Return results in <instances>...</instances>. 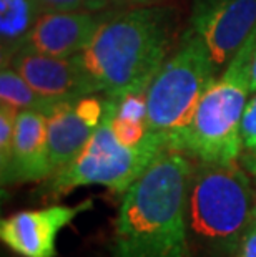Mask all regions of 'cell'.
Instances as JSON below:
<instances>
[{
	"mask_svg": "<svg viewBox=\"0 0 256 257\" xmlns=\"http://www.w3.org/2000/svg\"><path fill=\"white\" fill-rule=\"evenodd\" d=\"M193 166L166 150L123 193L115 219L113 257H193L187 196Z\"/></svg>",
	"mask_w": 256,
	"mask_h": 257,
	"instance_id": "cell-1",
	"label": "cell"
},
{
	"mask_svg": "<svg viewBox=\"0 0 256 257\" xmlns=\"http://www.w3.org/2000/svg\"><path fill=\"white\" fill-rule=\"evenodd\" d=\"M175 10L163 5L113 12L78 53L102 95L148 91L175 38Z\"/></svg>",
	"mask_w": 256,
	"mask_h": 257,
	"instance_id": "cell-2",
	"label": "cell"
},
{
	"mask_svg": "<svg viewBox=\"0 0 256 257\" xmlns=\"http://www.w3.org/2000/svg\"><path fill=\"white\" fill-rule=\"evenodd\" d=\"M251 174L236 161L197 163L187 196V229L193 257H233L249 226Z\"/></svg>",
	"mask_w": 256,
	"mask_h": 257,
	"instance_id": "cell-3",
	"label": "cell"
},
{
	"mask_svg": "<svg viewBox=\"0 0 256 257\" xmlns=\"http://www.w3.org/2000/svg\"><path fill=\"white\" fill-rule=\"evenodd\" d=\"M254 48L256 29L206 90L188 128L175 141L172 151L183 153L197 163L226 165L241 158V119L251 93L249 67Z\"/></svg>",
	"mask_w": 256,
	"mask_h": 257,
	"instance_id": "cell-4",
	"label": "cell"
},
{
	"mask_svg": "<svg viewBox=\"0 0 256 257\" xmlns=\"http://www.w3.org/2000/svg\"><path fill=\"white\" fill-rule=\"evenodd\" d=\"M118 98L105 96L102 123L73 161L48 178L47 193L60 198L81 186H103L112 193H125L163 151L168 150L165 135L148 131L138 146H125L112 130Z\"/></svg>",
	"mask_w": 256,
	"mask_h": 257,
	"instance_id": "cell-5",
	"label": "cell"
},
{
	"mask_svg": "<svg viewBox=\"0 0 256 257\" xmlns=\"http://www.w3.org/2000/svg\"><path fill=\"white\" fill-rule=\"evenodd\" d=\"M213 57L192 29L180 38V45L165 60L148 88L146 128L168 140V150L188 128L206 90L216 80Z\"/></svg>",
	"mask_w": 256,
	"mask_h": 257,
	"instance_id": "cell-6",
	"label": "cell"
},
{
	"mask_svg": "<svg viewBox=\"0 0 256 257\" xmlns=\"http://www.w3.org/2000/svg\"><path fill=\"white\" fill-rule=\"evenodd\" d=\"M256 29V0H193L192 30L206 43L216 68L226 67Z\"/></svg>",
	"mask_w": 256,
	"mask_h": 257,
	"instance_id": "cell-7",
	"label": "cell"
},
{
	"mask_svg": "<svg viewBox=\"0 0 256 257\" xmlns=\"http://www.w3.org/2000/svg\"><path fill=\"white\" fill-rule=\"evenodd\" d=\"M92 206V199H87L77 206L53 204L15 212L0 221V239L20 257H55L60 231Z\"/></svg>",
	"mask_w": 256,
	"mask_h": 257,
	"instance_id": "cell-8",
	"label": "cell"
},
{
	"mask_svg": "<svg viewBox=\"0 0 256 257\" xmlns=\"http://www.w3.org/2000/svg\"><path fill=\"white\" fill-rule=\"evenodd\" d=\"M9 65L24 76L43 96L60 101L78 100L81 96L102 93L100 86L81 65L78 55L52 57L19 50Z\"/></svg>",
	"mask_w": 256,
	"mask_h": 257,
	"instance_id": "cell-9",
	"label": "cell"
},
{
	"mask_svg": "<svg viewBox=\"0 0 256 257\" xmlns=\"http://www.w3.org/2000/svg\"><path fill=\"white\" fill-rule=\"evenodd\" d=\"M103 111L105 95L94 93L78 100L62 101L47 114L52 174L78 156L102 123Z\"/></svg>",
	"mask_w": 256,
	"mask_h": 257,
	"instance_id": "cell-10",
	"label": "cell"
},
{
	"mask_svg": "<svg viewBox=\"0 0 256 257\" xmlns=\"http://www.w3.org/2000/svg\"><path fill=\"white\" fill-rule=\"evenodd\" d=\"M113 12H45L25 38L20 50L52 57H73L85 50L102 24Z\"/></svg>",
	"mask_w": 256,
	"mask_h": 257,
	"instance_id": "cell-11",
	"label": "cell"
},
{
	"mask_svg": "<svg viewBox=\"0 0 256 257\" xmlns=\"http://www.w3.org/2000/svg\"><path fill=\"white\" fill-rule=\"evenodd\" d=\"M50 176L47 116L35 110H20L9 165L2 169V184L35 183Z\"/></svg>",
	"mask_w": 256,
	"mask_h": 257,
	"instance_id": "cell-12",
	"label": "cell"
},
{
	"mask_svg": "<svg viewBox=\"0 0 256 257\" xmlns=\"http://www.w3.org/2000/svg\"><path fill=\"white\" fill-rule=\"evenodd\" d=\"M42 15L39 0H0V58L2 67L20 50Z\"/></svg>",
	"mask_w": 256,
	"mask_h": 257,
	"instance_id": "cell-13",
	"label": "cell"
},
{
	"mask_svg": "<svg viewBox=\"0 0 256 257\" xmlns=\"http://www.w3.org/2000/svg\"><path fill=\"white\" fill-rule=\"evenodd\" d=\"M0 103L15 106L19 110H35L47 116L62 101L43 96L17 70H14L10 65H4L0 70Z\"/></svg>",
	"mask_w": 256,
	"mask_h": 257,
	"instance_id": "cell-14",
	"label": "cell"
},
{
	"mask_svg": "<svg viewBox=\"0 0 256 257\" xmlns=\"http://www.w3.org/2000/svg\"><path fill=\"white\" fill-rule=\"evenodd\" d=\"M19 113V108L0 103V171L9 165Z\"/></svg>",
	"mask_w": 256,
	"mask_h": 257,
	"instance_id": "cell-15",
	"label": "cell"
},
{
	"mask_svg": "<svg viewBox=\"0 0 256 257\" xmlns=\"http://www.w3.org/2000/svg\"><path fill=\"white\" fill-rule=\"evenodd\" d=\"M148 113V91H132L118 98L117 116L137 123H146Z\"/></svg>",
	"mask_w": 256,
	"mask_h": 257,
	"instance_id": "cell-16",
	"label": "cell"
},
{
	"mask_svg": "<svg viewBox=\"0 0 256 257\" xmlns=\"http://www.w3.org/2000/svg\"><path fill=\"white\" fill-rule=\"evenodd\" d=\"M42 14L45 12H75V10H90L102 12L107 10L110 0H39Z\"/></svg>",
	"mask_w": 256,
	"mask_h": 257,
	"instance_id": "cell-17",
	"label": "cell"
},
{
	"mask_svg": "<svg viewBox=\"0 0 256 257\" xmlns=\"http://www.w3.org/2000/svg\"><path fill=\"white\" fill-rule=\"evenodd\" d=\"M112 130L117 140L125 146H138L148 135L146 123L130 121V119L117 116V113L112 119Z\"/></svg>",
	"mask_w": 256,
	"mask_h": 257,
	"instance_id": "cell-18",
	"label": "cell"
},
{
	"mask_svg": "<svg viewBox=\"0 0 256 257\" xmlns=\"http://www.w3.org/2000/svg\"><path fill=\"white\" fill-rule=\"evenodd\" d=\"M241 140L243 151H256V93L248 100L241 119Z\"/></svg>",
	"mask_w": 256,
	"mask_h": 257,
	"instance_id": "cell-19",
	"label": "cell"
},
{
	"mask_svg": "<svg viewBox=\"0 0 256 257\" xmlns=\"http://www.w3.org/2000/svg\"><path fill=\"white\" fill-rule=\"evenodd\" d=\"M233 257H256V224L249 222Z\"/></svg>",
	"mask_w": 256,
	"mask_h": 257,
	"instance_id": "cell-20",
	"label": "cell"
},
{
	"mask_svg": "<svg viewBox=\"0 0 256 257\" xmlns=\"http://www.w3.org/2000/svg\"><path fill=\"white\" fill-rule=\"evenodd\" d=\"M239 161H241L243 168L246 169V171L256 179V151H253V153L243 151V155H241V158H239Z\"/></svg>",
	"mask_w": 256,
	"mask_h": 257,
	"instance_id": "cell-21",
	"label": "cell"
},
{
	"mask_svg": "<svg viewBox=\"0 0 256 257\" xmlns=\"http://www.w3.org/2000/svg\"><path fill=\"white\" fill-rule=\"evenodd\" d=\"M153 2H156V0H110V5L117 9H132V7L151 5Z\"/></svg>",
	"mask_w": 256,
	"mask_h": 257,
	"instance_id": "cell-22",
	"label": "cell"
},
{
	"mask_svg": "<svg viewBox=\"0 0 256 257\" xmlns=\"http://www.w3.org/2000/svg\"><path fill=\"white\" fill-rule=\"evenodd\" d=\"M249 90L251 93H256V48L251 58V67H249Z\"/></svg>",
	"mask_w": 256,
	"mask_h": 257,
	"instance_id": "cell-23",
	"label": "cell"
},
{
	"mask_svg": "<svg viewBox=\"0 0 256 257\" xmlns=\"http://www.w3.org/2000/svg\"><path fill=\"white\" fill-rule=\"evenodd\" d=\"M249 222L256 224V189H254V202H253V209H251V219Z\"/></svg>",
	"mask_w": 256,
	"mask_h": 257,
	"instance_id": "cell-24",
	"label": "cell"
}]
</instances>
